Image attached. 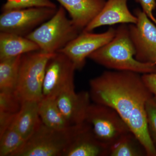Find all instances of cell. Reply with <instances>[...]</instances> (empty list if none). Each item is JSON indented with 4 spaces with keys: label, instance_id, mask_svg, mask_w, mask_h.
<instances>
[{
    "label": "cell",
    "instance_id": "obj_25",
    "mask_svg": "<svg viewBox=\"0 0 156 156\" xmlns=\"http://www.w3.org/2000/svg\"><path fill=\"white\" fill-rule=\"evenodd\" d=\"M143 80L151 92L156 97V73L144 74L142 76Z\"/></svg>",
    "mask_w": 156,
    "mask_h": 156
},
{
    "label": "cell",
    "instance_id": "obj_23",
    "mask_svg": "<svg viewBox=\"0 0 156 156\" xmlns=\"http://www.w3.org/2000/svg\"><path fill=\"white\" fill-rule=\"evenodd\" d=\"M148 132L156 151V97L153 96L146 105Z\"/></svg>",
    "mask_w": 156,
    "mask_h": 156
},
{
    "label": "cell",
    "instance_id": "obj_22",
    "mask_svg": "<svg viewBox=\"0 0 156 156\" xmlns=\"http://www.w3.org/2000/svg\"><path fill=\"white\" fill-rule=\"evenodd\" d=\"M35 7H47L56 9L50 0H7L2 7V11L28 9Z\"/></svg>",
    "mask_w": 156,
    "mask_h": 156
},
{
    "label": "cell",
    "instance_id": "obj_1",
    "mask_svg": "<svg viewBox=\"0 0 156 156\" xmlns=\"http://www.w3.org/2000/svg\"><path fill=\"white\" fill-rule=\"evenodd\" d=\"M94 103L114 109L142 144L147 156H156L148 132L146 105L153 96L139 73L105 71L89 82Z\"/></svg>",
    "mask_w": 156,
    "mask_h": 156
},
{
    "label": "cell",
    "instance_id": "obj_24",
    "mask_svg": "<svg viewBox=\"0 0 156 156\" xmlns=\"http://www.w3.org/2000/svg\"><path fill=\"white\" fill-rule=\"evenodd\" d=\"M139 3L142 11L156 25V19L154 16L153 12L156 7V0H135Z\"/></svg>",
    "mask_w": 156,
    "mask_h": 156
},
{
    "label": "cell",
    "instance_id": "obj_9",
    "mask_svg": "<svg viewBox=\"0 0 156 156\" xmlns=\"http://www.w3.org/2000/svg\"><path fill=\"white\" fill-rule=\"evenodd\" d=\"M134 15L137 22L128 26L136 50L135 58L140 62L156 63V25L140 9L134 10Z\"/></svg>",
    "mask_w": 156,
    "mask_h": 156
},
{
    "label": "cell",
    "instance_id": "obj_12",
    "mask_svg": "<svg viewBox=\"0 0 156 156\" xmlns=\"http://www.w3.org/2000/svg\"><path fill=\"white\" fill-rule=\"evenodd\" d=\"M128 0H108L103 9L83 31L91 32L101 26L118 23L135 24L137 17L129 11Z\"/></svg>",
    "mask_w": 156,
    "mask_h": 156
},
{
    "label": "cell",
    "instance_id": "obj_14",
    "mask_svg": "<svg viewBox=\"0 0 156 156\" xmlns=\"http://www.w3.org/2000/svg\"><path fill=\"white\" fill-rule=\"evenodd\" d=\"M109 153V150L96 138L87 123L63 156H108Z\"/></svg>",
    "mask_w": 156,
    "mask_h": 156
},
{
    "label": "cell",
    "instance_id": "obj_16",
    "mask_svg": "<svg viewBox=\"0 0 156 156\" xmlns=\"http://www.w3.org/2000/svg\"><path fill=\"white\" fill-rule=\"evenodd\" d=\"M40 101L24 100L15 119L17 130L26 141L34 134L41 122L39 113Z\"/></svg>",
    "mask_w": 156,
    "mask_h": 156
},
{
    "label": "cell",
    "instance_id": "obj_27",
    "mask_svg": "<svg viewBox=\"0 0 156 156\" xmlns=\"http://www.w3.org/2000/svg\"></svg>",
    "mask_w": 156,
    "mask_h": 156
},
{
    "label": "cell",
    "instance_id": "obj_20",
    "mask_svg": "<svg viewBox=\"0 0 156 156\" xmlns=\"http://www.w3.org/2000/svg\"><path fill=\"white\" fill-rule=\"evenodd\" d=\"M15 119L0 134V156H14L26 142L17 130Z\"/></svg>",
    "mask_w": 156,
    "mask_h": 156
},
{
    "label": "cell",
    "instance_id": "obj_5",
    "mask_svg": "<svg viewBox=\"0 0 156 156\" xmlns=\"http://www.w3.org/2000/svg\"><path fill=\"white\" fill-rule=\"evenodd\" d=\"M54 54L40 50L22 55L15 90L23 101L41 100L46 67Z\"/></svg>",
    "mask_w": 156,
    "mask_h": 156
},
{
    "label": "cell",
    "instance_id": "obj_7",
    "mask_svg": "<svg viewBox=\"0 0 156 156\" xmlns=\"http://www.w3.org/2000/svg\"><path fill=\"white\" fill-rule=\"evenodd\" d=\"M56 9L35 7L3 11L0 16V30L26 37L38 26L51 18Z\"/></svg>",
    "mask_w": 156,
    "mask_h": 156
},
{
    "label": "cell",
    "instance_id": "obj_10",
    "mask_svg": "<svg viewBox=\"0 0 156 156\" xmlns=\"http://www.w3.org/2000/svg\"><path fill=\"white\" fill-rule=\"evenodd\" d=\"M115 33L116 29L112 27L100 34L83 30L58 52L66 55L72 61L76 69L81 70L85 66L86 59L89 55L111 41Z\"/></svg>",
    "mask_w": 156,
    "mask_h": 156
},
{
    "label": "cell",
    "instance_id": "obj_11",
    "mask_svg": "<svg viewBox=\"0 0 156 156\" xmlns=\"http://www.w3.org/2000/svg\"><path fill=\"white\" fill-rule=\"evenodd\" d=\"M91 99L89 92L82 91L77 93L75 89L65 90L56 97L58 107L70 126L85 122Z\"/></svg>",
    "mask_w": 156,
    "mask_h": 156
},
{
    "label": "cell",
    "instance_id": "obj_21",
    "mask_svg": "<svg viewBox=\"0 0 156 156\" xmlns=\"http://www.w3.org/2000/svg\"><path fill=\"white\" fill-rule=\"evenodd\" d=\"M109 156H144L147 154L142 144L131 132L110 148Z\"/></svg>",
    "mask_w": 156,
    "mask_h": 156
},
{
    "label": "cell",
    "instance_id": "obj_8",
    "mask_svg": "<svg viewBox=\"0 0 156 156\" xmlns=\"http://www.w3.org/2000/svg\"><path fill=\"white\" fill-rule=\"evenodd\" d=\"M76 70L73 63L66 55L58 52L54 53L46 67L43 97L56 98L65 90L75 89Z\"/></svg>",
    "mask_w": 156,
    "mask_h": 156
},
{
    "label": "cell",
    "instance_id": "obj_3",
    "mask_svg": "<svg viewBox=\"0 0 156 156\" xmlns=\"http://www.w3.org/2000/svg\"><path fill=\"white\" fill-rule=\"evenodd\" d=\"M87 123L62 129L47 127L42 122L14 156H63Z\"/></svg>",
    "mask_w": 156,
    "mask_h": 156
},
{
    "label": "cell",
    "instance_id": "obj_2",
    "mask_svg": "<svg viewBox=\"0 0 156 156\" xmlns=\"http://www.w3.org/2000/svg\"><path fill=\"white\" fill-rule=\"evenodd\" d=\"M136 50L129 28L122 24L116 29L113 39L89 55L88 58L110 69L128 71L139 73H156V64L137 61Z\"/></svg>",
    "mask_w": 156,
    "mask_h": 156
},
{
    "label": "cell",
    "instance_id": "obj_15",
    "mask_svg": "<svg viewBox=\"0 0 156 156\" xmlns=\"http://www.w3.org/2000/svg\"><path fill=\"white\" fill-rule=\"evenodd\" d=\"M39 46L26 37L0 33V60L40 50Z\"/></svg>",
    "mask_w": 156,
    "mask_h": 156
},
{
    "label": "cell",
    "instance_id": "obj_13",
    "mask_svg": "<svg viewBox=\"0 0 156 156\" xmlns=\"http://www.w3.org/2000/svg\"><path fill=\"white\" fill-rule=\"evenodd\" d=\"M69 13L72 20L83 31L100 13L105 0H57Z\"/></svg>",
    "mask_w": 156,
    "mask_h": 156
},
{
    "label": "cell",
    "instance_id": "obj_17",
    "mask_svg": "<svg viewBox=\"0 0 156 156\" xmlns=\"http://www.w3.org/2000/svg\"><path fill=\"white\" fill-rule=\"evenodd\" d=\"M23 102L15 89L0 91V131L11 125L20 111Z\"/></svg>",
    "mask_w": 156,
    "mask_h": 156
},
{
    "label": "cell",
    "instance_id": "obj_26",
    "mask_svg": "<svg viewBox=\"0 0 156 156\" xmlns=\"http://www.w3.org/2000/svg\"></svg>",
    "mask_w": 156,
    "mask_h": 156
},
{
    "label": "cell",
    "instance_id": "obj_6",
    "mask_svg": "<svg viewBox=\"0 0 156 156\" xmlns=\"http://www.w3.org/2000/svg\"><path fill=\"white\" fill-rule=\"evenodd\" d=\"M85 122L90 126L96 138L109 150L132 132L114 109L103 105L91 104Z\"/></svg>",
    "mask_w": 156,
    "mask_h": 156
},
{
    "label": "cell",
    "instance_id": "obj_4",
    "mask_svg": "<svg viewBox=\"0 0 156 156\" xmlns=\"http://www.w3.org/2000/svg\"><path fill=\"white\" fill-rule=\"evenodd\" d=\"M82 31L67 18L66 9L62 6L53 17L25 37L35 43L42 52L53 54L65 47Z\"/></svg>",
    "mask_w": 156,
    "mask_h": 156
},
{
    "label": "cell",
    "instance_id": "obj_19",
    "mask_svg": "<svg viewBox=\"0 0 156 156\" xmlns=\"http://www.w3.org/2000/svg\"><path fill=\"white\" fill-rule=\"evenodd\" d=\"M21 56L0 60V91L16 89Z\"/></svg>",
    "mask_w": 156,
    "mask_h": 156
},
{
    "label": "cell",
    "instance_id": "obj_18",
    "mask_svg": "<svg viewBox=\"0 0 156 156\" xmlns=\"http://www.w3.org/2000/svg\"><path fill=\"white\" fill-rule=\"evenodd\" d=\"M39 113L42 122L49 128L62 129L70 126L58 107L56 98L43 97L39 102Z\"/></svg>",
    "mask_w": 156,
    "mask_h": 156
}]
</instances>
